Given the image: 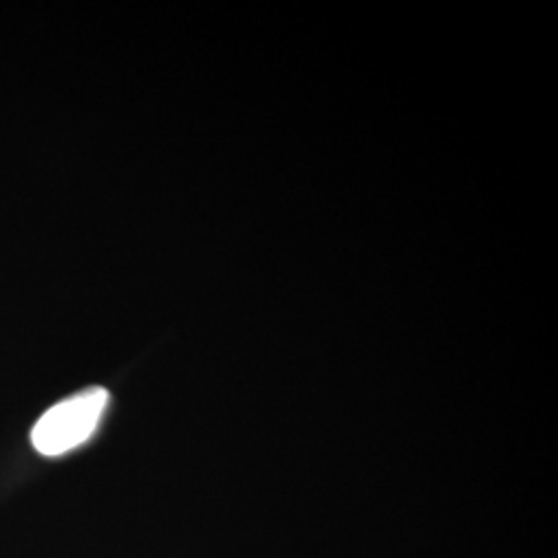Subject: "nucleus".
Masks as SVG:
<instances>
[{
    "instance_id": "f257e3e1",
    "label": "nucleus",
    "mask_w": 558,
    "mask_h": 558,
    "mask_svg": "<svg viewBox=\"0 0 558 558\" xmlns=\"http://www.w3.org/2000/svg\"><path fill=\"white\" fill-rule=\"evenodd\" d=\"M110 393L89 387L48 408L32 428V445L44 458H60L92 439L108 410Z\"/></svg>"
}]
</instances>
